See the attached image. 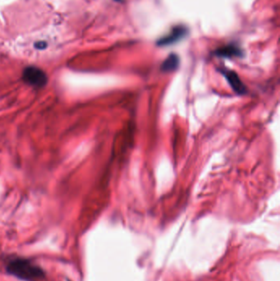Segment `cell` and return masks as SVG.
<instances>
[{
	"label": "cell",
	"instance_id": "cell-1",
	"mask_svg": "<svg viewBox=\"0 0 280 281\" xmlns=\"http://www.w3.org/2000/svg\"><path fill=\"white\" fill-rule=\"evenodd\" d=\"M9 275L24 281H41L45 278V272L32 261L22 258H13L6 264Z\"/></svg>",
	"mask_w": 280,
	"mask_h": 281
},
{
	"label": "cell",
	"instance_id": "cell-2",
	"mask_svg": "<svg viewBox=\"0 0 280 281\" xmlns=\"http://www.w3.org/2000/svg\"><path fill=\"white\" fill-rule=\"evenodd\" d=\"M22 79L28 85L40 88L47 84V75L42 69L37 67H26L22 73Z\"/></svg>",
	"mask_w": 280,
	"mask_h": 281
},
{
	"label": "cell",
	"instance_id": "cell-3",
	"mask_svg": "<svg viewBox=\"0 0 280 281\" xmlns=\"http://www.w3.org/2000/svg\"><path fill=\"white\" fill-rule=\"evenodd\" d=\"M187 33V28L185 26H175L173 28L172 31H170V33L164 37L160 38V40H158L157 45L159 46H167V45H173L185 37Z\"/></svg>",
	"mask_w": 280,
	"mask_h": 281
},
{
	"label": "cell",
	"instance_id": "cell-4",
	"mask_svg": "<svg viewBox=\"0 0 280 281\" xmlns=\"http://www.w3.org/2000/svg\"><path fill=\"white\" fill-rule=\"evenodd\" d=\"M221 73L224 74L231 88H233V90L237 94H243L247 93V88H246L245 85L243 84L240 78L238 77V74H236L235 72L225 69V70H221Z\"/></svg>",
	"mask_w": 280,
	"mask_h": 281
},
{
	"label": "cell",
	"instance_id": "cell-5",
	"mask_svg": "<svg viewBox=\"0 0 280 281\" xmlns=\"http://www.w3.org/2000/svg\"><path fill=\"white\" fill-rule=\"evenodd\" d=\"M216 56L223 58H233V57L243 56V50L236 45H226L224 47L219 48L214 52Z\"/></svg>",
	"mask_w": 280,
	"mask_h": 281
},
{
	"label": "cell",
	"instance_id": "cell-6",
	"mask_svg": "<svg viewBox=\"0 0 280 281\" xmlns=\"http://www.w3.org/2000/svg\"><path fill=\"white\" fill-rule=\"evenodd\" d=\"M179 63H180L179 57L175 54H172L164 61L161 65V70L165 73L175 71L179 68Z\"/></svg>",
	"mask_w": 280,
	"mask_h": 281
},
{
	"label": "cell",
	"instance_id": "cell-7",
	"mask_svg": "<svg viewBox=\"0 0 280 281\" xmlns=\"http://www.w3.org/2000/svg\"><path fill=\"white\" fill-rule=\"evenodd\" d=\"M35 46L39 50H43V49H45L47 46V44L44 42V41H39V42L35 43Z\"/></svg>",
	"mask_w": 280,
	"mask_h": 281
}]
</instances>
